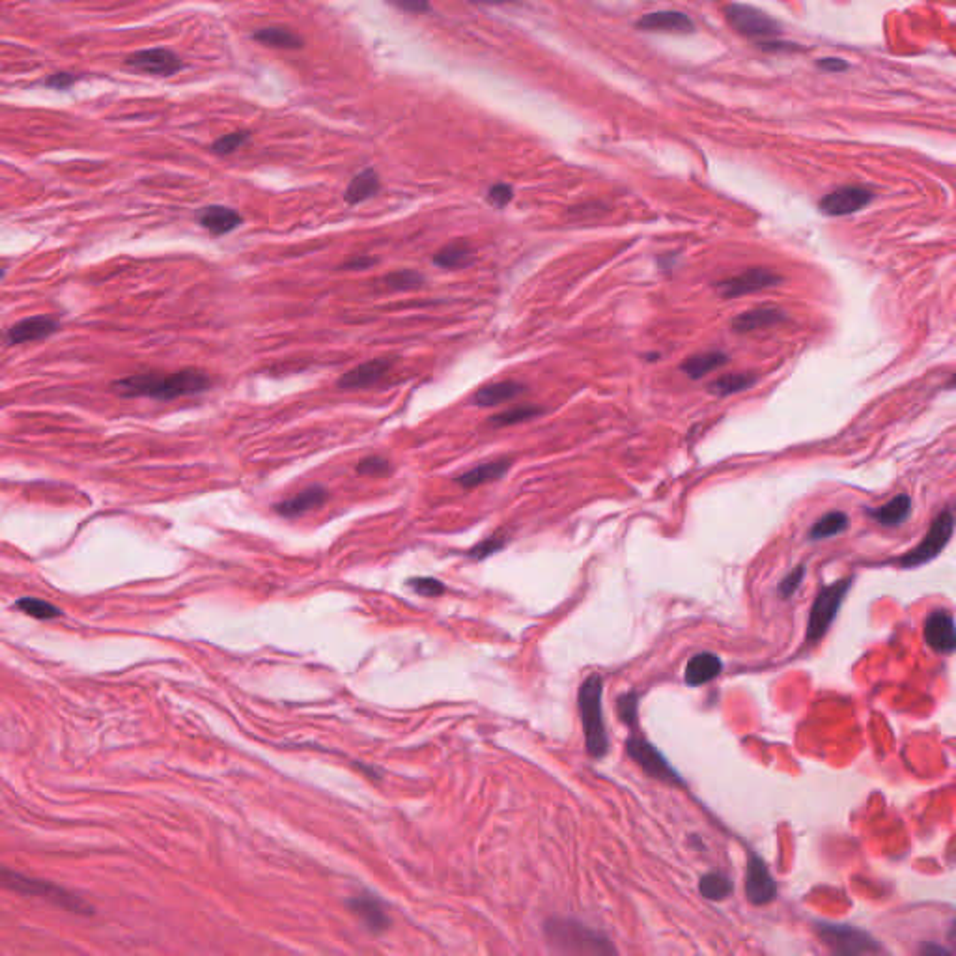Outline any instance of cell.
Here are the masks:
<instances>
[{
    "label": "cell",
    "mask_w": 956,
    "mask_h": 956,
    "mask_svg": "<svg viewBox=\"0 0 956 956\" xmlns=\"http://www.w3.org/2000/svg\"><path fill=\"white\" fill-rule=\"evenodd\" d=\"M212 379L200 370L187 369L172 374H138L113 381V391L124 398L148 396L158 400H174L180 396L198 394L210 389Z\"/></svg>",
    "instance_id": "1"
},
{
    "label": "cell",
    "mask_w": 956,
    "mask_h": 956,
    "mask_svg": "<svg viewBox=\"0 0 956 956\" xmlns=\"http://www.w3.org/2000/svg\"><path fill=\"white\" fill-rule=\"evenodd\" d=\"M603 682L602 676L590 674L581 684L578 693V706L581 714V723L585 731L587 751L595 758H603L607 753V733L603 725L602 710Z\"/></svg>",
    "instance_id": "2"
},
{
    "label": "cell",
    "mask_w": 956,
    "mask_h": 956,
    "mask_svg": "<svg viewBox=\"0 0 956 956\" xmlns=\"http://www.w3.org/2000/svg\"><path fill=\"white\" fill-rule=\"evenodd\" d=\"M850 583L851 579H843V581H837L833 583L829 587H824L819 596H816L812 607H811V615H809V622H807V641L809 642H816L819 639H822L826 635V632L829 630V626L833 624V620H836L841 605L844 602V596L848 593L850 588Z\"/></svg>",
    "instance_id": "3"
},
{
    "label": "cell",
    "mask_w": 956,
    "mask_h": 956,
    "mask_svg": "<svg viewBox=\"0 0 956 956\" xmlns=\"http://www.w3.org/2000/svg\"><path fill=\"white\" fill-rule=\"evenodd\" d=\"M952 531H954V517L951 512H942L940 516H937L932 525L929 529V532L925 534L923 540L919 542L917 548H913L912 551H908L904 557L898 559V564L902 568H915V566H921V564H927L930 561H934L937 555H940L945 546L949 544L951 536H952Z\"/></svg>",
    "instance_id": "4"
},
{
    "label": "cell",
    "mask_w": 956,
    "mask_h": 956,
    "mask_svg": "<svg viewBox=\"0 0 956 956\" xmlns=\"http://www.w3.org/2000/svg\"><path fill=\"white\" fill-rule=\"evenodd\" d=\"M725 17L736 32L743 34L747 38L768 40L781 32V27L775 19L753 6L728 4L725 8Z\"/></svg>",
    "instance_id": "5"
},
{
    "label": "cell",
    "mask_w": 956,
    "mask_h": 956,
    "mask_svg": "<svg viewBox=\"0 0 956 956\" xmlns=\"http://www.w3.org/2000/svg\"><path fill=\"white\" fill-rule=\"evenodd\" d=\"M816 932H819L820 940L837 954H871L882 951L871 936L851 927L820 923L816 927Z\"/></svg>",
    "instance_id": "6"
},
{
    "label": "cell",
    "mask_w": 956,
    "mask_h": 956,
    "mask_svg": "<svg viewBox=\"0 0 956 956\" xmlns=\"http://www.w3.org/2000/svg\"><path fill=\"white\" fill-rule=\"evenodd\" d=\"M626 750H628V755L650 777L665 781V783H671V785H684L682 777L676 773V770L667 762V758L645 738H639L635 734L630 736L628 742H626Z\"/></svg>",
    "instance_id": "7"
},
{
    "label": "cell",
    "mask_w": 956,
    "mask_h": 956,
    "mask_svg": "<svg viewBox=\"0 0 956 956\" xmlns=\"http://www.w3.org/2000/svg\"><path fill=\"white\" fill-rule=\"evenodd\" d=\"M781 283H783V276L770 271V269H762V268H755V269H747L736 276H731V279L727 281H721L716 290L718 293L721 295V298L725 299H734V298H742V295H747V293H755V291H760V290H766V288H773V286H779Z\"/></svg>",
    "instance_id": "8"
},
{
    "label": "cell",
    "mask_w": 956,
    "mask_h": 956,
    "mask_svg": "<svg viewBox=\"0 0 956 956\" xmlns=\"http://www.w3.org/2000/svg\"><path fill=\"white\" fill-rule=\"evenodd\" d=\"M126 66L131 69H136L141 74L158 75V77H170L178 74L183 67L182 58L170 49L155 47V49H143L135 51L128 58Z\"/></svg>",
    "instance_id": "9"
},
{
    "label": "cell",
    "mask_w": 956,
    "mask_h": 956,
    "mask_svg": "<svg viewBox=\"0 0 956 956\" xmlns=\"http://www.w3.org/2000/svg\"><path fill=\"white\" fill-rule=\"evenodd\" d=\"M549 937L553 942H557L559 945L563 947H570L571 951H590V952H605V951H613L610 945H607V940H603V937L596 936L595 932H590L587 929H583L581 925H576V923H566V921H557V923H551L549 925Z\"/></svg>",
    "instance_id": "10"
},
{
    "label": "cell",
    "mask_w": 956,
    "mask_h": 956,
    "mask_svg": "<svg viewBox=\"0 0 956 956\" xmlns=\"http://www.w3.org/2000/svg\"><path fill=\"white\" fill-rule=\"evenodd\" d=\"M873 198H874V193L871 189L861 187V185H846V187L831 190L829 195H826L820 200V212L829 217L850 215V214L863 210V207L871 204Z\"/></svg>",
    "instance_id": "11"
},
{
    "label": "cell",
    "mask_w": 956,
    "mask_h": 956,
    "mask_svg": "<svg viewBox=\"0 0 956 956\" xmlns=\"http://www.w3.org/2000/svg\"><path fill=\"white\" fill-rule=\"evenodd\" d=\"M745 895L747 898H750V902L757 904V906L772 902L777 895V885L768 871L766 863L755 854H751L750 861H747Z\"/></svg>",
    "instance_id": "12"
},
{
    "label": "cell",
    "mask_w": 956,
    "mask_h": 956,
    "mask_svg": "<svg viewBox=\"0 0 956 956\" xmlns=\"http://www.w3.org/2000/svg\"><path fill=\"white\" fill-rule=\"evenodd\" d=\"M925 641L937 654L956 650V622L945 611H934L925 620Z\"/></svg>",
    "instance_id": "13"
},
{
    "label": "cell",
    "mask_w": 956,
    "mask_h": 956,
    "mask_svg": "<svg viewBox=\"0 0 956 956\" xmlns=\"http://www.w3.org/2000/svg\"><path fill=\"white\" fill-rule=\"evenodd\" d=\"M635 27L642 32H662V34H691L695 32V23L691 17L684 12L676 10H664V12H652L645 13L635 23Z\"/></svg>",
    "instance_id": "14"
},
{
    "label": "cell",
    "mask_w": 956,
    "mask_h": 956,
    "mask_svg": "<svg viewBox=\"0 0 956 956\" xmlns=\"http://www.w3.org/2000/svg\"><path fill=\"white\" fill-rule=\"evenodd\" d=\"M4 883L12 890L25 891V893H36V895H42L43 898L55 900L57 904H60V906H64V908H72L75 912L79 910L77 900L72 895H67L64 890L55 888V885H51V883H45V882H40V880L23 878L19 874H12L10 871L4 873Z\"/></svg>",
    "instance_id": "15"
},
{
    "label": "cell",
    "mask_w": 956,
    "mask_h": 956,
    "mask_svg": "<svg viewBox=\"0 0 956 956\" xmlns=\"http://www.w3.org/2000/svg\"><path fill=\"white\" fill-rule=\"evenodd\" d=\"M58 329L57 320L49 316H30L12 325L6 333V342L12 346L27 344L32 340H42L53 335Z\"/></svg>",
    "instance_id": "16"
},
{
    "label": "cell",
    "mask_w": 956,
    "mask_h": 956,
    "mask_svg": "<svg viewBox=\"0 0 956 956\" xmlns=\"http://www.w3.org/2000/svg\"><path fill=\"white\" fill-rule=\"evenodd\" d=\"M391 364H393L391 359H372V361L362 362V364H359V367H355L354 370L346 372L338 379V387H342V389H367V387L377 384L379 379H384L387 376V372L391 370Z\"/></svg>",
    "instance_id": "17"
},
{
    "label": "cell",
    "mask_w": 956,
    "mask_h": 956,
    "mask_svg": "<svg viewBox=\"0 0 956 956\" xmlns=\"http://www.w3.org/2000/svg\"><path fill=\"white\" fill-rule=\"evenodd\" d=\"M787 320V315L775 305H764L758 308H751L743 312V315L736 316L733 320V331L736 333H753L758 329H766L772 325H777Z\"/></svg>",
    "instance_id": "18"
},
{
    "label": "cell",
    "mask_w": 956,
    "mask_h": 956,
    "mask_svg": "<svg viewBox=\"0 0 956 956\" xmlns=\"http://www.w3.org/2000/svg\"><path fill=\"white\" fill-rule=\"evenodd\" d=\"M325 499H327V492L322 488V486H310V488L299 492L298 495L281 501L279 505L275 507V510L276 514H281L284 517H295V516H301L310 510L320 509L325 502Z\"/></svg>",
    "instance_id": "19"
},
{
    "label": "cell",
    "mask_w": 956,
    "mask_h": 956,
    "mask_svg": "<svg viewBox=\"0 0 956 956\" xmlns=\"http://www.w3.org/2000/svg\"><path fill=\"white\" fill-rule=\"evenodd\" d=\"M721 667L723 664L716 654L701 652L697 656H693L688 662L684 680L688 686L699 688L703 684H708L710 680H714V678L721 672Z\"/></svg>",
    "instance_id": "20"
},
{
    "label": "cell",
    "mask_w": 956,
    "mask_h": 956,
    "mask_svg": "<svg viewBox=\"0 0 956 956\" xmlns=\"http://www.w3.org/2000/svg\"><path fill=\"white\" fill-rule=\"evenodd\" d=\"M524 393L525 385L517 384V381H497V384H490L478 389L473 394V404L478 408H494L510 402V400L521 396Z\"/></svg>",
    "instance_id": "21"
},
{
    "label": "cell",
    "mask_w": 956,
    "mask_h": 956,
    "mask_svg": "<svg viewBox=\"0 0 956 956\" xmlns=\"http://www.w3.org/2000/svg\"><path fill=\"white\" fill-rule=\"evenodd\" d=\"M198 222L206 230H210L215 236H221L237 229V226L243 222V217L236 210H232V207L210 206V207H204V210L198 214Z\"/></svg>",
    "instance_id": "22"
},
{
    "label": "cell",
    "mask_w": 956,
    "mask_h": 956,
    "mask_svg": "<svg viewBox=\"0 0 956 956\" xmlns=\"http://www.w3.org/2000/svg\"><path fill=\"white\" fill-rule=\"evenodd\" d=\"M510 463H512L510 460H495V462L477 465L473 469H469V471H465L463 475H460L456 482L465 490L478 488V486L482 484H490V482L499 480L501 477H505L510 469Z\"/></svg>",
    "instance_id": "23"
},
{
    "label": "cell",
    "mask_w": 956,
    "mask_h": 956,
    "mask_svg": "<svg viewBox=\"0 0 956 956\" xmlns=\"http://www.w3.org/2000/svg\"><path fill=\"white\" fill-rule=\"evenodd\" d=\"M912 510V499L902 494L893 497L890 502H885L883 507H878L874 510H868L873 519H876L883 527H897L902 521H906Z\"/></svg>",
    "instance_id": "24"
},
{
    "label": "cell",
    "mask_w": 956,
    "mask_h": 956,
    "mask_svg": "<svg viewBox=\"0 0 956 956\" xmlns=\"http://www.w3.org/2000/svg\"><path fill=\"white\" fill-rule=\"evenodd\" d=\"M253 40L266 47L286 49V51H298V49H303L305 45V40L299 36V34H295L288 28H279V27L260 28L253 32Z\"/></svg>",
    "instance_id": "25"
},
{
    "label": "cell",
    "mask_w": 956,
    "mask_h": 956,
    "mask_svg": "<svg viewBox=\"0 0 956 956\" xmlns=\"http://www.w3.org/2000/svg\"><path fill=\"white\" fill-rule=\"evenodd\" d=\"M475 262V251L465 241L450 243V245L443 247L436 256H433V264L443 269H463Z\"/></svg>",
    "instance_id": "26"
},
{
    "label": "cell",
    "mask_w": 956,
    "mask_h": 956,
    "mask_svg": "<svg viewBox=\"0 0 956 956\" xmlns=\"http://www.w3.org/2000/svg\"><path fill=\"white\" fill-rule=\"evenodd\" d=\"M381 183H379V176L377 172L374 168H367L359 172L357 176L350 182V185H347V189L344 190V198L347 204H361L364 200H369L372 197L377 195Z\"/></svg>",
    "instance_id": "27"
},
{
    "label": "cell",
    "mask_w": 956,
    "mask_h": 956,
    "mask_svg": "<svg viewBox=\"0 0 956 956\" xmlns=\"http://www.w3.org/2000/svg\"><path fill=\"white\" fill-rule=\"evenodd\" d=\"M350 906L354 910V913L357 917H361L364 921V925H367L370 930L374 932H381L385 930L387 925H389V917L385 915L384 908L379 906V902L372 897H355Z\"/></svg>",
    "instance_id": "28"
},
{
    "label": "cell",
    "mask_w": 956,
    "mask_h": 956,
    "mask_svg": "<svg viewBox=\"0 0 956 956\" xmlns=\"http://www.w3.org/2000/svg\"><path fill=\"white\" fill-rule=\"evenodd\" d=\"M727 362H728V357L725 354H721V352H704V354H697V355L688 357L680 364V369L691 379H701L706 374H710L711 370H718L719 367H723V364H727Z\"/></svg>",
    "instance_id": "29"
},
{
    "label": "cell",
    "mask_w": 956,
    "mask_h": 956,
    "mask_svg": "<svg viewBox=\"0 0 956 956\" xmlns=\"http://www.w3.org/2000/svg\"><path fill=\"white\" fill-rule=\"evenodd\" d=\"M753 384H755V376L751 374H725L711 381V384L708 385V393L725 398V396H731V394L750 389Z\"/></svg>",
    "instance_id": "30"
},
{
    "label": "cell",
    "mask_w": 956,
    "mask_h": 956,
    "mask_svg": "<svg viewBox=\"0 0 956 956\" xmlns=\"http://www.w3.org/2000/svg\"><path fill=\"white\" fill-rule=\"evenodd\" d=\"M542 413H544L542 408L524 404V406H516V408H510L507 411H501V413L490 416L488 424L492 428H507V426H514V424H519V423L531 421V419H534V416L542 415Z\"/></svg>",
    "instance_id": "31"
},
{
    "label": "cell",
    "mask_w": 956,
    "mask_h": 956,
    "mask_svg": "<svg viewBox=\"0 0 956 956\" xmlns=\"http://www.w3.org/2000/svg\"><path fill=\"white\" fill-rule=\"evenodd\" d=\"M848 527V516L844 512H829L811 527V540H822L844 532Z\"/></svg>",
    "instance_id": "32"
},
{
    "label": "cell",
    "mask_w": 956,
    "mask_h": 956,
    "mask_svg": "<svg viewBox=\"0 0 956 956\" xmlns=\"http://www.w3.org/2000/svg\"><path fill=\"white\" fill-rule=\"evenodd\" d=\"M699 891L704 898L723 900L733 893V882L721 873H710L701 878Z\"/></svg>",
    "instance_id": "33"
},
{
    "label": "cell",
    "mask_w": 956,
    "mask_h": 956,
    "mask_svg": "<svg viewBox=\"0 0 956 956\" xmlns=\"http://www.w3.org/2000/svg\"><path fill=\"white\" fill-rule=\"evenodd\" d=\"M15 607L19 611L34 617V618H42V620H49V618H57L62 615V611L58 610L57 605L49 603L45 600H38V598H23L15 603Z\"/></svg>",
    "instance_id": "34"
},
{
    "label": "cell",
    "mask_w": 956,
    "mask_h": 956,
    "mask_svg": "<svg viewBox=\"0 0 956 956\" xmlns=\"http://www.w3.org/2000/svg\"><path fill=\"white\" fill-rule=\"evenodd\" d=\"M384 283L394 290V291H408V290H415L424 284V276L421 273L416 271H411V269H402V271H394V273H389Z\"/></svg>",
    "instance_id": "35"
},
{
    "label": "cell",
    "mask_w": 956,
    "mask_h": 956,
    "mask_svg": "<svg viewBox=\"0 0 956 956\" xmlns=\"http://www.w3.org/2000/svg\"><path fill=\"white\" fill-rule=\"evenodd\" d=\"M251 141V131H234L224 135L212 144V152L217 155H230Z\"/></svg>",
    "instance_id": "36"
},
{
    "label": "cell",
    "mask_w": 956,
    "mask_h": 956,
    "mask_svg": "<svg viewBox=\"0 0 956 956\" xmlns=\"http://www.w3.org/2000/svg\"><path fill=\"white\" fill-rule=\"evenodd\" d=\"M393 465L384 456H369L357 465V475L362 477H389Z\"/></svg>",
    "instance_id": "37"
},
{
    "label": "cell",
    "mask_w": 956,
    "mask_h": 956,
    "mask_svg": "<svg viewBox=\"0 0 956 956\" xmlns=\"http://www.w3.org/2000/svg\"><path fill=\"white\" fill-rule=\"evenodd\" d=\"M637 708H639V695L635 691L626 693L618 699V714L626 725H630V727L637 725Z\"/></svg>",
    "instance_id": "38"
},
{
    "label": "cell",
    "mask_w": 956,
    "mask_h": 956,
    "mask_svg": "<svg viewBox=\"0 0 956 956\" xmlns=\"http://www.w3.org/2000/svg\"><path fill=\"white\" fill-rule=\"evenodd\" d=\"M409 587L415 588V593H419L421 596H428V598L439 596V595L445 593V585L441 581H438V579H433V578L411 579Z\"/></svg>",
    "instance_id": "39"
},
{
    "label": "cell",
    "mask_w": 956,
    "mask_h": 956,
    "mask_svg": "<svg viewBox=\"0 0 956 956\" xmlns=\"http://www.w3.org/2000/svg\"><path fill=\"white\" fill-rule=\"evenodd\" d=\"M512 197H514V190H512V187L507 185V183H497V185H494V187L490 189V193H488V198H490V202H492L495 207H505V206L512 200Z\"/></svg>",
    "instance_id": "40"
},
{
    "label": "cell",
    "mask_w": 956,
    "mask_h": 956,
    "mask_svg": "<svg viewBox=\"0 0 956 956\" xmlns=\"http://www.w3.org/2000/svg\"><path fill=\"white\" fill-rule=\"evenodd\" d=\"M502 546H505V540L499 536H494V538H488V540L480 542L473 551H471V557L475 559H486L490 557V555H494L495 551H499Z\"/></svg>",
    "instance_id": "41"
},
{
    "label": "cell",
    "mask_w": 956,
    "mask_h": 956,
    "mask_svg": "<svg viewBox=\"0 0 956 956\" xmlns=\"http://www.w3.org/2000/svg\"><path fill=\"white\" fill-rule=\"evenodd\" d=\"M804 571H805L804 566H797L794 571L789 573V576L783 579V583H781V587H779L781 596L789 598V596H792L796 593V588L799 587V583H802V579H804Z\"/></svg>",
    "instance_id": "42"
},
{
    "label": "cell",
    "mask_w": 956,
    "mask_h": 956,
    "mask_svg": "<svg viewBox=\"0 0 956 956\" xmlns=\"http://www.w3.org/2000/svg\"><path fill=\"white\" fill-rule=\"evenodd\" d=\"M385 3H389L391 6L402 10V12H408V13H426L430 12V3L428 0H385Z\"/></svg>",
    "instance_id": "43"
},
{
    "label": "cell",
    "mask_w": 956,
    "mask_h": 956,
    "mask_svg": "<svg viewBox=\"0 0 956 956\" xmlns=\"http://www.w3.org/2000/svg\"><path fill=\"white\" fill-rule=\"evenodd\" d=\"M75 81H77V77L72 75V74H55V75H51L45 81V86H49V89H55V90H66L67 86H72Z\"/></svg>",
    "instance_id": "44"
},
{
    "label": "cell",
    "mask_w": 956,
    "mask_h": 956,
    "mask_svg": "<svg viewBox=\"0 0 956 956\" xmlns=\"http://www.w3.org/2000/svg\"><path fill=\"white\" fill-rule=\"evenodd\" d=\"M816 66H819L820 69H824V72H831V74H839V72H846V69L850 67L848 62H844L843 58H820L819 62H816Z\"/></svg>",
    "instance_id": "45"
},
{
    "label": "cell",
    "mask_w": 956,
    "mask_h": 956,
    "mask_svg": "<svg viewBox=\"0 0 956 956\" xmlns=\"http://www.w3.org/2000/svg\"><path fill=\"white\" fill-rule=\"evenodd\" d=\"M376 264V258L372 256H354L347 260V262L342 264V269H354V271H359V269H369Z\"/></svg>",
    "instance_id": "46"
},
{
    "label": "cell",
    "mask_w": 956,
    "mask_h": 956,
    "mask_svg": "<svg viewBox=\"0 0 956 956\" xmlns=\"http://www.w3.org/2000/svg\"><path fill=\"white\" fill-rule=\"evenodd\" d=\"M469 3L490 4V6H501V4H514V3H517V0H469Z\"/></svg>",
    "instance_id": "47"
},
{
    "label": "cell",
    "mask_w": 956,
    "mask_h": 956,
    "mask_svg": "<svg viewBox=\"0 0 956 956\" xmlns=\"http://www.w3.org/2000/svg\"><path fill=\"white\" fill-rule=\"evenodd\" d=\"M949 942H951V945L956 949V919L952 921L951 930H949Z\"/></svg>",
    "instance_id": "48"
},
{
    "label": "cell",
    "mask_w": 956,
    "mask_h": 956,
    "mask_svg": "<svg viewBox=\"0 0 956 956\" xmlns=\"http://www.w3.org/2000/svg\"><path fill=\"white\" fill-rule=\"evenodd\" d=\"M951 385H956V376L952 377V384H951Z\"/></svg>",
    "instance_id": "49"
}]
</instances>
